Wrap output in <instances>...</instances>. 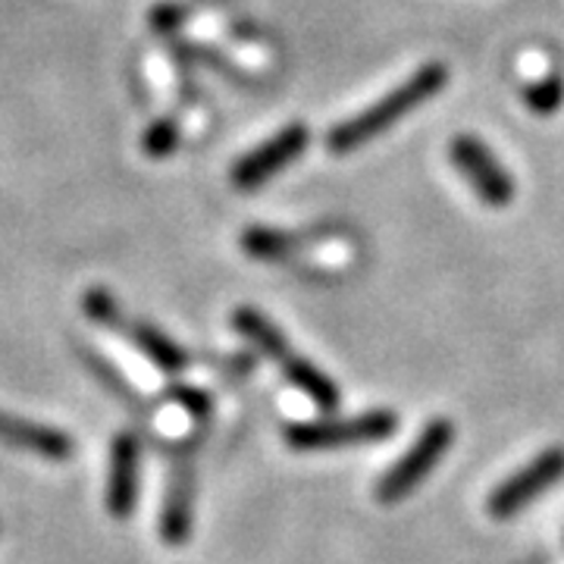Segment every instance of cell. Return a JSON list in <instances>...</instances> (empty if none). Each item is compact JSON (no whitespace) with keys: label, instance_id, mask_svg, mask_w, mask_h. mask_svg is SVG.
I'll return each mask as SVG.
<instances>
[{"label":"cell","instance_id":"cell-1","mask_svg":"<svg viewBox=\"0 0 564 564\" xmlns=\"http://www.w3.org/2000/svg\"><path fill=\"white\" fill-rule=\"evenodd\" d=\"M445 82H448V69H445L443 63H426V66H421L417 73H411L399 88H392L380 101L370 104L361 113H355L351 120L339 122L326 135L329 154H351V151H358L367 141L383 135L386 129H392L395 122L404 120L411 110H417L433 95H440L445 88Z\"/></svg>","mask_w":564,"mask_h":564},{"label":"cell","instance_id":"cell-2","mask_svg":"<svg viewBox=\"0 0 564 564\" xmlns=\"http://www.w3.org/2000/svg\"><path fill=\"white\" fill-rule=\"evenodd\" d=\"M399 417L392 411H367L339 421H302L285 423L282 440L295 452H323V448H343V445L380 443L395 436Z\"/></svg>","mask_w":564,"mask_h":564},{"label":"cell","instance_id":"cell-3","mask_svg":"<svg viewBox=\"0 0 564 564\" xmlns=\"http://www.w3.org/2000/svg\"><path fill=\"white\" fill-rule=\"evenodd\" d=\"M452 440H455L452 421L436 417V421L426 423L421 436L414 440V445L380 477V484H377V502L395 505L402 502L404 496H411L430 477V470L443 462L445 452L452 448Z\"/></svg>","mask_w":564,"mask_h":564},{"label":"cell","instance_id":"cell-4","mask_svg":"<svg viewBox=\"0 0 564 564\" xmlns=\"http://www.w3.org/2000/svg\"><path fill=\"white\" fill-rule=\"evenodd\" d=\"M564 477V448H545L530 464H524L518 474H511L508 480L496 486L486 499V511L492 518H514L521 514L527 505H533L543 492Z\"/></svg>","mask_w":564,"mask_h":564},{"label":"cell","instance_id":"cell-5","mask_svg":"<svg viewBox=\"0 0 564 564\" xmlns=\"http://www.w3.org/2000/svg\"><path fill=\"white\" fill-rule=\"evenodd\" d=\"M307 141H311V132L304 122H289L285 129H280L273 139H267L263 144H258L254 151H248L245 158L232 163L229 170V182L232 188L239 192H254L267 182L273 180L276 173H282L289 163H295L307 151Z\"/></svg>","mask_w":564,"mask_h":564},{"label":"cell","instance_id":"cell-6","mask_svg":"<svg viewBox=\"0 0 564 564\" xmlns=\"http://www.w3.org/2000/svg\"><path fill=\"white\" fill-rule=\"evenodd\" d=\"M448 158L486 207H508L514 202L518 185L484 141L474 135H458L448 148Z\"/></svg>","mask_w":564,"mask_h":564},{"label":"cell","instance_id":"cell-7","mask_svg":"<svg viewBox=\"0 0 564 564\" xmlns=\"http://www.w3.org/2000/svg\"><path fill=\"white\" fill-rule=\"evenodd\" d=\"M141 443L135 433L122 430L110 440V470H107V492L104 505L107 514L126 521L135 505H139V486H141Z\"/></svg>","mask_w":564,"mask_h":564},{"label":"cell","instance_id":"cell-8","mask_svg":"<svg viewBox=\"0 0 564 564\" xmlns=\"http://www.w3.org/2000/svg\"><path fill=\"white\" fill-rule=\"evenodd\" d=\"M0 443L22 448L29 455H39L44 462H69L76 452V443L69 433L47 426V423L20 417V414H7V411H0Z\"/></svg>","mask_w":564,"mask_h":564},{"label":"cell","instance_id":"cell-9","mask_svg":"<svg viewBox=\"0 0 564 564\" xmlns=\"http://www.w3.org/2000/svg\"><path fill=\"white\" fill-rule=\"evenodd\" d=\"M195 474L192 464L176 462L170 470V484L163 492L161 505V540L170 545H182L192 536V518H195Z\"/></svg>","mask_w":564,"mask_h":564},{"label":"cell","instance_id":"cell-10","mask_svg":"<svg viewBox=\"0 0 564 564\" xmlns=\"http://www.w3.org/2000/svg\"><path fill=\"white\" fill-rule=\"evenodd\" d=\"M232 329L254 345L263 358L282 364L285 358L295 355V348L289 345V339L282 336V329L270 317H263L258 307H236L232 311Z\"/></svg>","mask_w":564,"mask_h":564},{"label":"cell","instance_id":"cell-11","mask_svg":"<svg viewBox=\"0 0 564 564\" xmlns=\"http://www.w3.org/2000/svg\"><path fill=\"white\" fill-rule=\"evenodd\" d=\"M280 367L282 373H285V380L295 386L299 392H304L321 411H336V408H339L343 392H339V386L333 383L317 364L304 361L302 355H292V358H285Z\"/></svg>","mask_w":564,"mask_h":564},{"label":"cell","instance_id":"cell-12","mask_svg":"<svg viewBox=\"0 0 564 564\" xmlns=\"http://www.w3.org/2000/svg\"><path fill=\"white\" fill-rule=\"evenodd\" d=\"M126 333H129V339H132V345L139 348L141 355L154 364L158 370H163V373H182L188 367V355L166 333H161L154 323H129Z\"/></svg>","mask_w":564,"mask_h":564},{"label":"cell","instance_id":"cell-13","mask_svg":"<svg viewBox=\"0 0 564 564\" xmlns=\"http://www.w3.org/2000/svg\"><path fill=\"white\" fill-rule=\"evenodd\" d=\"M295 245H299L295 236L273 229V226H248L242 232L245 254L263 263L285 261L289 254H295Z\"/></svg>","mask_w":564,"mask_h":564},{"label":"cell","instance_id":"cell-14","mask_svg":"<svg viewBox=\"0 0 564 564\" xmlns=\"http://www.w3.org/2000/svg\"><path fill=\"white\" fill-rule=\"evenodd\" d=\"M524 101L527 107H530V113H540V117H552V113H558L564 104V76H558V73H549L545 79L527 85Z\"/></svg>","mask_w":564,"mask_h":564},{"label":"cell","instance_id":"cell-15","mask_svg":"<svg viewBox=\"0 0 564 564\" xmlns=\"http://www.w3.org/2000/svg\"><path fill=\"white\" fill-rule=\"evenodd\" d=\"M176 148H180V122L170 120V117L154 120L144 129V135H141V151H144L151 161H166V158H173Z\"/></svg>","mask_w":564,"mask_h":564},{"label":"cell","instance_id":"cell-16","mask_svg":"<svg viewBox=\"0 0 564 564\" xmlns=\"http://www.w3.org/2000/svg\"><path fill=\"white\" fill-rule=\"evenodd\" d=\"M82 311L88 321H95L98 326H107V329H122V314L117 299L107 292V289H88L82 295Z\"/></svg>","mask_w":564,"mask_h":564},{"label":"cell","instance_id":"cell-17","mask_svg":"<svg viewBox=\"0 0 564 564\" xmlns=\"http://www.w3.org/2000/svg\"><path fill=\"white\" fill-rule=\"evenodd\" d=\"M148 22H151V29H154L158 35H170V32H176L182 22H185V7L173 3V0H163L158 7H151Z\"/></svg>","mask_w":564,"mask_h":564},{"label":"cell","instance_id":"cell-18","mask_svg":"<svg viewBox=\"0 0 564 564\" xmlns=\"http://www.w3.org/2000/svg\"><path fill=\"white\" fill-rule=\"evenodd\" d=\"M170 399L180 404L182 411H188L192 417H207L210 414V395L202 392V389H195V386H173L170 389Z\"/></svg>","mask_w":564,"mask_h":564}]
</instances>
